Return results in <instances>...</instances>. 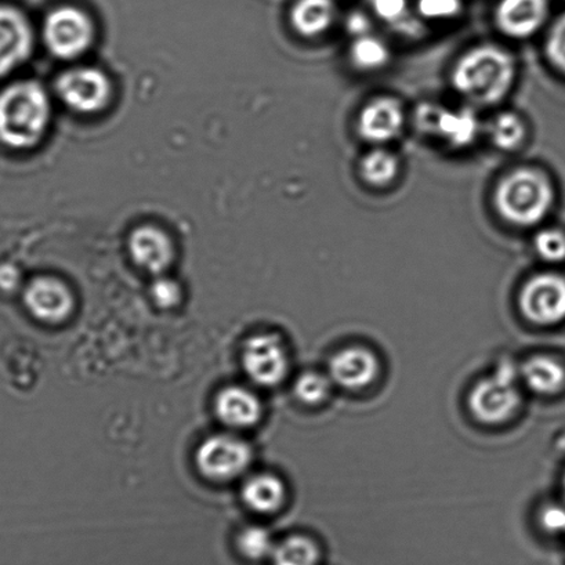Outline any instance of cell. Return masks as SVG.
<instances>
[{"instance_id": "obj_1", "label": "cell", "mask_w": 565, "mask_h": 565, "mask_svg": "<svg viewBox=\"0 0 565 565\" xmlns=\"http://www.w3.org/2000/svg\"><path fill=\"white\" fill-rule=\"evenodd\" d=\"M518 73L513 53L495 43H481L457 60L451 85L470 106L493 107L512 93Z\"/></svg>"}, {"instance_id": "obj_2", "label": "cell", "mask_w": 565, "mask_h": 565, "mask_svg": "<svg viewBox=\"0 0 565 565\" xmlns=\"http://www.w3.org/2000/svg\"><path fill=\"white\" fill-rule=\"evenodd\" d=\"M552 175L534 164H523L504 173L492 193L493 210L504 223L518 228L540 226L556 205Z\"/></svg>"}, {"instance_id": "obj_3", "label": "cell", "mask_w": 565, "mask_h": 565, "mask_svg": "<svg viewBox=\"0 0 565 565\" xmlns=\"http://www.w3.org/2000/svg\"><path fill=\"white\" fill-rule=\"evenodd\" d=\"M51 119V102L36 82L24 81L0 92V141L24 150L45 135Z\"/></svg>"}, {"instance_id": "obj_4", "label": "cell", "mask_w": 565, "mask_h": 565, "mask_svg": "<svg viewBox=\"0 0 565 565\" xmlns=\"http://www.w3.org/2000/svg\"><path fill=\"white\" fill-rule=\"evenodd\" d=\"M414 126L420 135L440 140L454 150L473 146L481 134L479 115L471 106L451 108L433 102L420 103L414 111Z\"/></svg>"}, {"instance_id": "obj_5", "label": "cell", "mask_w": 565, "mask_h": 565, "mask_svg": "<svg viewBox=\"0 0 565 565\" xmlns=\"http://www.w3.org/2000/svg\"><path fill=\"white\" fill-rule=\"evenodd\" d=\"M512 364H503L491 376L476 383L468 397L473 418L484 425H501L512 419L521 405Z\"/></svg>"}, {"instance_id": "obj_6", "label": "cell", "mask_w": 565, "mask_h": 565, "mask_svg": "<svg viewBox=\"0 0 565 565\" xmlns=\"http://www.w3.org/2000/svg\"><path fill=\"white\" fill-rule=\"evenodd\" d=\"M521 315L535 326L553 327L565 321V277L540 273L523 285L519 294Z\"/></svg>"}, {"instance_id": "obj_7", "label": "cell", "mask_w": 565, "mask_h": 565, "mask_svg": "<svg viewBox=\"0 0 565 565\" xmlns=\"http://www.w3.org/2000/svg\"><path fill=\"white\" fill-rule=\"evenodd\" d=\"M195 460L206 479L230 481L249 468L252 451L248 444L237 437L217 435L201 444Z\"/></svg>"}, {"instance_id": "obj_8", "label": "cell", "mask_w": 565, "mask_h": 565, "mask_svg": "<svg viewBox=\"0 0 565 565\" xmlns=\"http://www.w3.org/2000/svg\"><path fill=\"white\" fill-rule=\"evenodd\" d=\"M43 35L54 56L74 58L90 46L93 24L82 10L63 7L47 15Z\"/></svg>"}, {"instance_id": "obj_9", "label": "cell", "mask_w": 565, "mask_h": 565, "mask_svg": "<svg viewBox=\"0 0 565 565\" xmlns=\"http://www.w3.org/2000/svg\"><path fill=\"white\" fill-rule=\"evenodd\" d=\"M407 124V113L399 98L377 96L364 104L356 115V135L370 145L382 147L397 140Z\"/></svg>"}, {"instance_id": "obj_10", "label": "cell", "mask_w": 565, "mask_h": 565, "mask_svg": "<svg viewBox=\"0 0 565 565\" xmlns=\"http://www.w3.org/2000/svg\"><path fill=\"white\" fill-rule=\"evenodd\" d=\"M243 365L257 385L277 386L289 371V359L282 340L273 333H259L246 340Z\"/></svg>"}, {"instance_id": "obj_11", "label": "cell", "mask_w": 565, "mask_h": 565, "mask_svg": "<svg viewBox=\"0 0 565 565\" xmlns=\"http://www.w3.org/2000/svg\"><path fill=\"white\" fill-rule=\"evenodd\" d=\"M57 92L70 108L89 114L107 106L111 86L102 71L75 68L60 76Z\"/></svg>"}, {"instance_id": "obj_12", "label": "cell", "mask_w": 565, "mask_h": 565, "mask_svg": "<svg viewBox=\"0 0 565 565\" xmlns=\"http://www.w3.org/2000/svg\"><path fill=\"white\" fill-rule=\"evenodd\" d=\"M551 14L548 0H499L493 21L510 40L524 41L546 25Z\"/></svg>"}, {"instance_id": "obj_13", "label": "cell", "mask_w": 565, "mask_h": 565, "mask_svg": "<svg viewBox=\"0 0 565 565\" xmlns=\"http://www.w3.org/2000/svg\"><path fill=\"white\" fill-rule=\"evenodd\" d=\"M380 360L370 349L351 345L333 354L328 364V376L334 386L344 391H362L380 375Z\"/></svg>"}, {"instance_id": "obj_14", "label": "cell", "mask_w": 565, "mask_h": 565, "mask_svg": "<svg viewBox=\"0 0 565 565\" xmlns=\"http://www.w3.org/2000/svg\"><path fill=\"white\" fill-rule=\"evenodd\" d=\"M24 305L36 320L60 323L73 312L74 296L58 279L40 277L26 285Z\"/></svg>"}, {"instance_id": "obj_15", "label": "cell", "mask_w": 565, "mask_h": 565, "mask_svg": "<svg viewBox=\"0 0 565 565\" xmlns=\"http://www.w3.org/2000/svg\"><path fill=\"white\" fill-rule=\"evenodd\" d=\"M32 30L20 10L0 4V78L12 73L30 57Z\"/></svg>"}, {"instance_id": "obj_16", "label": "cell", "mask_w": 565, "mask_h": 565, "mask_svg": "<svg viewBox=\"0 0 565 565\" xmlns=\"http://www.w3.org/2000/svg\"><path fill=\"white\" fill-rule=\"evenodd\" d=\"M129 250L136 265L151 274L167 270L174 255L168 235L151 226L135 230L130 235Z\"/></svg>"}, {"instance_id": "obj_17", "label": "cell", "mask_w": 565, "mask_h": 565, "mask_svg": "<svg viewBox=\"0 0 565 565\" xmlns=\"http://www.w3.org/2000/svg\"><path fill=\"white\" fill-rule=\"evenodd\" d=\"M217 418L235 429H246L262 418V404L254 393L245 387H226L217 394L215 402Z\"/></svg>"}, {"instance_id": "obj_18", "label": "cell", "mask_w": 565, "mask_h": 565, "mask_svg": "<svg viewBox=\"0 0 565 565\" xmlns=\"http://www.w3.org/2000/svg\"><path fill=\"white\" fill-rule=\"evenodd\" d=\"M524 385L537 396H554L564 391L565 366L551 355L530 356L520 367Z\"/></svg>"}, {"instance_id": "obj_19", "label": "cell", "mask_w": 565, "mask_h": 565, "mask_svg": "<svg viewBox=\"0 0 565 565\" xmlns=\"http://www.w3.org/2000/svg\"><path fill=\"white\" fill-rule=\"evenodd\" d=\"M337 15L334 0H296L290 10V24L299 35L317 38L331 30Z\"/></svg>"}, {"instance_id": "obj_20", "label": "cell", "mask_w": 565, "mask_h": 565, "mask_svg": "<svg viewBox=\"0 0 565 565\" xmlns=\"http://www.w3.org/2000/svg\"><path fill=\"white\" fill-rule=\"evenodd\" d=\"M373 18L391 26L397 34L416 38L424 32L425 21L415 14L409 0H365Z\"/></svg>"}, {"instance_id": "obj_21", "label": "cell", "mask_w": 565, "mask_h": 565, "mask_svg": "<svg viewBox=\"0 0 565 565\" xmlns=\"http://www.w3.org/2000/svg\"><path fill=\"white\" fill-rule=\"evenodd\" d=\"M287 490L281 479L274 475H256L246 480L243 499L256 513H274L282 507Z\"/></svg>"}, {"instance_id": "obj_22", "label": "cell", "mask_w": 565, "mask_h": 565, "mask_svg": "<svg viewBox=\"0 0 565 565\" xmlns=\"http://www.w3.org/2000/svg\"><path fill=\"white\" fill-rule=\"evenodd\" d=\"M402 164L396 153L383 147L372 148L359 163L360 179L372 189L383 190L397 180Z\"/></svg>"}, {"instance_id": "obj_23", "label": "cell", "mask_w": 565, "mask_h": 565, "mask_svg": "<svg viewBox=\"0 0 565 565\" xmlns=\"http://www.w3.org/2000/svg\"><path fill=\"white\" fill-rule=\"evenodd\" d=\"M487 131L492 146L503 152L520 150L529 139V125L520 114L514 111L493 115Z\"/></svg>"}, {"instance_id": "obj_24", "label": "cell", "mask_w": 565, "mask_h": 565, "mask_svg": "<svg viewBox=\"0 0 565 565\" xmlns=\"http://www.w3.org/2000/svg\"><path fill=\"white\" fill-rule=\"evenodd\" d=\"M349 60L351 65L361 73H375L391 63V46L372 32V34L355 38L351 42Z\"/></svg>"}, {"instance_id": "obj_25", "label": "cell", "mask_w": 565, "mask_h": 565, "mask_svg": "<svg viewBox=\"0 0 565 565\" xmlns=\"http://www.w3.org/2000/svg\"><path fill=\"white\" fill-rule=\"evenodd\" d=\"M320 558V546L305 535L287 537L274 547L271 554L274 565H317Z\"/></svg>"}, {"instance_id": "obj_26", "label": "cell", "mask_w": 565, "mask_h": 565, "mask_svg": "<svg viewBox=\"0 0 565 565\" xmlns=\"http://www.w3.org/2000/svg\"><path fill=\"white\" fill-rule=\"evenodd\" d=\"M331 377L320 372H305L296 380L294 392L296 398L306 405H320L328 399L332 392Z\"/></svg>"}, {"instance_id": "obj_27", "label": "cell", "mask_w": 565, "mask_h": 565, "mask_svg": "<svg viewBox=\"0 0 565 565\" xmlns=\"http://www.w3.org/2000/svg\"><path fill=\"white\" fill-rule=\"evenodd\" d=\"M237 546L245 558L260 562V559L271 557L276 543H274L270 532L266 529L252 525L241 531L237 537Z\"/></svg>"}, {"instance_id": "obj_28", "label": "cell", "mask_w": 565, "mask_h": 565, "mask_svg": "<svg viewBox=\"0 0 565 565\" xmlns=\"http://www.w3.org/2000/svg\"><path fill=\"white\" fill-rule=\"evenodd\" d=\"M534 249L540 259L551 265L565 262V232L558 227L541 228L534 237Z\"/></svg>"}, {"instance_id": "obj_29", "label": "cell", "mask_w": 565, "mask_h": 565, "mask_svg": "<svg viewBox=\"0 0 565 565\" xmlns=\"http://www.w3.org/2000/svg\"><path fill=\"white\" fill-rule=\"evenodd\" d=\"M545 56L557 73L565 76V13L553 21L545 38Z\"/></svg>"}, {"instance_id": "obj_30", "label": "cell", "mask_w": 565, "mask_h": 565, "mask_svg": "<svg viewBox=\"0 0 565 565\" xmlns=\"http://www.w3.org/2000/svg\"><path fill=\"white\" fill-rule=\"evenodd\" d=\"M463 0H418L415 12L424 21H451L463 13Z\"/></svg>"}, {"instance_id": "obj_31", "label": "cell", "mask_w": 565, "mask_h": 565, "mask_svg": "<svg viewBox=\"0 0 565 565\" xmlns=\"http://www.w3.org/2000/svg\"><path fill=\"white\" fill-rule=\"evenodd\" d=\"M153 303L161 309H173L181 300V288L179 284L170 278H158L151 287Z\"/></svg>"}, {"instance_id": "obj_32", "label": "cell", "mask_w": 565, "mask_h": 565, "mask_svg": "<svg viewBox=\"0 0 565 565\" xmlns=\"http://www.w3.org/2000/svg\"><path fill=\"white\" fill-rule=\"evenodd\" d=\"M542 530L551 535L565 534V507L551 503L543 508L540 513Z\"/></svg>"}, {"instance_id": "obj_33", "label": "cell", "mask_w": 565, "mask_h": 565, "mask_svg": "<svg viewBox=\"0 0 565 565\" xmlns=\"http://www.w3.org/2000/svg\"><path fill=\"white\" fill-rule=\"evenodd\" d=\"M344 29L353 40H355V38L372 34V18L365 12V10H351V12L345 15Z\"/></svg>"}, {"instance_id": "obj_34", "label": "cell", "mask_w": 565, "mask_h": 565, "mask_svg": "<svg viewBox=\"0 0 565 565\" xmlns=\"http://www.w3.org/2000/svg\"><path fill=\"white\" fill-rule=\"evenodd\" d=\"M21 274L18 267L12 263H2L0 265V290L3 292H14L19 288Z\"/></svg>"}, {"instance_id": "obj_35", "label": "cell", "mask_w": 565, "mask_h": 565, "mask_svg": "<svg viewBox=\"0 0 565 565\" xmlns=\"http://www.w3.org/2000/svg\"><path fill=\"white\" fill-rule=\"evenodd\" d=\"M563 493H564V498H565V475L563 477Z\"/></svg>"}]
</instances>
